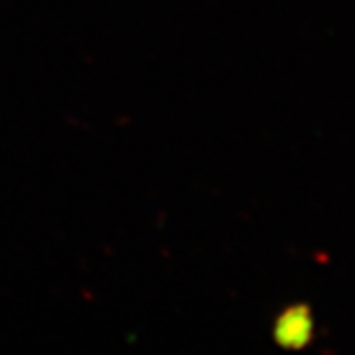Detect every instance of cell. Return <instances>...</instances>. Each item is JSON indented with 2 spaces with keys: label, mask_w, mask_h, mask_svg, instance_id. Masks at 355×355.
<instances>
[{
  "label": "cell",
  "mask_w": 355,
  "mask_h": 355,
  "mask_svg": "<svg viewBox=\"0 0 355 355\" xmlns=\"http://www.w3.org/2000/svg\"><path fill=\"white\" fill-rule=\"evenodd\" d=\"M314 334V320L306 306H294L288 308L277 322L275 338L280 345L291 349H302L306 347Z\"/></svg>",
  "instance_id": "6da1fadb"
}]
</instances>
